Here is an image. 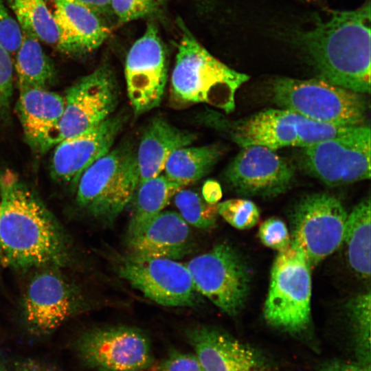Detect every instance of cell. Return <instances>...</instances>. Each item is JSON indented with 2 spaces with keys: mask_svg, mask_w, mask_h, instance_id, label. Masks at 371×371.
Masks as SVG:
<instances>
[{
  "mask_svg": "<svg viewBox=\"0 0 371 371\" xmlns=\"http://www.w3.org/2000/svg\"><path fill=\"white\" fill-rule=\"evenodd\" d=\"M0 256L15 269L67 266L72 247L63 227L13 172L0 175Z\"/></svg>",
  "mask_w": 371,
  "mask_h": 371,
  "instance_id": "1",
  "label": "cell"
},
{
  "mask_svg": "<svg viewBox=\"0 0 371 371\" xmlns=\"http://www.w3.org/2000/svg\"><path fill=\"white\" fill-rule=\"evenodd\" d=\"M370 3L333 11L303 34L302 43L320 74L330 83L362 94L370 93Z\"/></svg>",
  "mask_w": 371,
  "mask_h": 371,
  "instance_id": "2",
  "label": "cell"
},
{
  "mask_svg": "<svg viewBox=\"0 0 371 371\" xmlns=\"http://www.w3.org/2000/svg\"><path fill=\"white\" fill-rule=\"evenodd\" d=\"M181 36L170 78L172 100L179 104L203 103L229 113L238 89L249 76L211 54L181 20Z\"/></svg>",
  "mask_w": 371,
  "mask_h": 371,
  "instance_id": "3",
  "label": "cell"
},
{
  "mask_svg": "<svg viewBox=\"0 0 371 371\" xmlns=\"http://www.w3.org/2000/svg\"><path fill=\"white\" fill-rule=\"evenodd\" d=\"M198 118L240 148L262 146L273 150L286 146L306 147L357 127L318 122L284 109H265L238 120H229L218 111L207 109Z\"/></svg>",
  "mask_w": 371,
  "mask_h": 371,
  "instance_id": "4",
  "label": "cell"
},
{
  "mask_svg": "<svg viewBox=\"0 0 371 371\" xmlns=\"http://www.w3.org/2000/svg\"><path fill=\"white\" fill-rule=\"evenodd\" d=\"M273 98L281 109L318 122L339 126L366 125L368 106L364 94L321 77L278 78L273 85Z\"/></svg>",
  "mask_w": 371,
  "mask_h": 371,
  "instance_id": "5",
  "label": "cell"
},
{
  "mask_svg": "<svg viewBox=\"0 0 371 371\" xmlns=\"http://www.w3.org/2000/svg\"><path fill=\"white\" fill-rule=\"evenodd\" d=\"M138 185L135 150L122 145L83 172L76 185V202L92 216L112 223L131 201Z\"/></svg>",
  "mask_w": 371,
  "mask_h": 371,
  "instance_id": "6",
  "label": "cell"
},
{
  "mask_svg": "<svg viewBox=\"0 0 371 371\" xmlns=\"http://www.w3.org/2000/svg\"><path fill=\"white\" fill-rule=\"evenodd\" d=\"M311 265L293 245L279 251L271 269L264 317L289 333L305 330L311 322Z\"/></svg>",
  "mask_w": 371,
  "mask_h": 371,
  "instance_id": "7",
  "label": "cell"
},
{
  "mask_svg": "<svg viewBox=\"0 0 371 371\" xmlns=\"http://www.w3.org/2000/svg\"><path fill=\"white\" fill-rule=\"evenodd\" d=\"M300 164L309 175L328 186L370 178V128L364 125L324 139L300 151Z\"/></svg>",
  "mask_w": 371,
  "mask_h": 371,
  "instance_id": "8",
  "label": "cell"
},
{
  "mask_svg": "<svg viewBox=\"0 0 371 371\" xmlns=\"http://www.w3.org/2000/svg\"><path fill=\"white\" fill-rule=\"evenodd\" d=\"M186 266L196 290L223 313L234 316L249 295L250 273L241 255L227 243H220L196 256Z\"/></svg>",
  "mask_w": 371,
  "mask_h": 371,
  "instance_id": "9",
  "label": "cell"
},
{
  "mask_svg": "<svg viewBox=\"0 0 371 371\" xmlns=\"http://www.w3.org/2000/svg\"><path fill=\"white\" fill-rule=\"evenodd\" d=\"M347 216L337 197L326 193L308 195L294 209L291 244L311 266L315 265L341 244Z\"/></svg>",
  "mask_w": 371,
  "mask_h": 371,
  "instance_id": "10",
  "label": "cell"
},
{
  "mask_svg": "<svg viewBox=\"0 0 371 371\" xmlns=\"http://www.w3.org/2000/svg\"><path fill=\"white\" fill-rule=\"evenodd\" d=\"M77 351L82 362L96 371H146L154 362L148 336L130 326L87 330L78 339Z\"/></svg>",
  "mask_w": 371,
  "mask_h": 371,
  "instance_id": "11",
  "label": "cell"
},
{
  "mask_svg": "<svg viewBox=\"0 0 371 371\" xmlns=\"http://www.w3.org/2000/svg\"><path fill=\"white\" fill-rule=\"evenodd\" d=\"M117 271L132 287L159 305L191 307L199 302L186 265L175 260L129 253L121 258Z\"/></svg>",
  "mask_w": 371,
  "mask_h": 371,
  "instance_id": "12",
  "label": "cell"
},
{
  "mask_svg": "<svg viewBox=\"0 0 371 371\" xmlns=\"http://www.w3.org/2000/svg\"><path fill=\"white\" fill-rule=\"evenodd\" d=\"M63 97L57 144L93 128L112 115L118 102L115 76L109 66L101 65L76 81Z\"/></svg>",
  "mask_w": 371,
  "mask_h": 371,
  "instance_id": "13",
  "label": "cell"
},
{
  "mask_svg": "<svg viewBox=\"0 0 371 371\" xmlns=\"http://www.w3.org/2000/svg\"><path fill=\"white\" fill-rule=\"evenodd\" d=\"M168 59L158 28L149 22L133 44L126 58L124 76L128 99L135 115L157 107L168 80Z\"/></svg>",
  "mask_w": 371,
  "mask_h": 371,
  "instance_id": "14",
  "label": "cell"
},
{
  "mask_svg": "<svg viewBox=\"0 0 371 371\" xmlns=\"http://www.w3.org/2000/svg\"><path fill=\"white\" fill-rule=\"evenodd\" d=\"M30 281L23 297V315L28 328L48 334L86 308L78 288L56 268H43Z\"/></svg>",
  "mask_w": 371,
  "mask_h": 371,
  "instance_id": "15",
  "label": "cell"
},
{
  "mask_svg": "<svg viewBox=\"0 0 371 371\" xmlns=\"http://www.w3.org/2000/svg\"><path fill=\"white\" fill-rule=\"evenodd\" d=\"M228 186L242 196L282 194L295 178L293 166L275 150L262 146L241 148L223 173Z\"/></svg>",
  "mask_w": 371,
  "mask_h": 371,
  "instance_id": "16",
  "label": "cell"
},
{
  "mask_svg": "<svg viewBox=\"0 0 371 371\" xmlns=\"http://www.w3.org/2000/svg\"><path fill=\"white\" fill-rule=\"evenodd\" d=\"M125 121L122 114L111 115L93 128L59 142L51 161L52 177L77 185L83 172L111 150Z\"/></svg>",
  "mask_w": 371,
  "mask_h": 371,
  "instance_id": "17",
  "label": "cell"
},
{
  "mask_svg": "<svg viewBox=\"0 0 371 371\" xmlns=\"http://www.w3.org/2000/svg\"><path fill=\"white\" fill-rule=\"evenodd\" d=\"M186 335L204 371H271L259 351L223 330L199 325Z\"/></svg>",
  "mask_w": 371,
  "mask_h": 371,
  "instance_id": "18",
  "label": "cell"
},
{
  "mask_svg": "<svg viewBox=\"0 0 371 371\" xmlns=\"http://www.w3.org/2000/svg\"><path fill=\"white\" fill-rule=\"evenodd\" d=\"M131 253L177 260L189 254L192 241L188 223L179 213L162 211L141 226L127 231Z\"/></svg>",
  "mask_w": 371,
  "mask_h": 371,
  "instance_id": "19",
  "label": "cell"
},
{
  "mask_svg": "<svg viewBox=\"0 0 371 371\" xmlns=\"http://www.w3.org/2000/svg\"><path fill=\"white\" fill-rule=\"evenodd\" d=\"M58 41L56 49L74 56L86 55L101 46L111 34L100 15L71 0H50Z\"/></svg>",
  "mask_w": 371,
  "mask_h": 371,
  "instance_id": "20",
  "label": "cell"
},
{
  "mask_svg": "<svg viewBox=\"0 0 371 371\" xmlns=\"http://www.w3.org/2000/svg\"><path fill=\"white\" fill-rule=\"evenodd\" d=\"M19 91L17 109L25 139L36 152L43 154L57 144L64 97L47 89Z\"/></svg>",
  "mask_w": 371,
  "mask_h": 371,
  "instance_id": "21",
  "label": "cell"
},
{
  "mask_svg": "<svg viewBox=\"0 0 371 371\" xmlns=\"http://www.w3.org/2000/svg\"><path fill=\"white\" fill-rule=\"evenodd\" d=\"M196 137L194 133L179 128L161 117L153 118L135 150L139 184L160 175L170 154L190 146Z\"/></svg>",
  "mask_w": 371,
  "mask_h": 371,
  "instance_id": "22",
  "label": "cell"
},
{
  "mask_svg": "<svg viewBox=\"0 0 371 371\" xmlns=\"http://www.w3.org/2000/svg\"><path fill=\"white\" fill-rule=\"evenodd\" d=\"M223 149L219 144L179 148L168 158L164 175L182 187L196 182L212 170Z\"/></svg>",
  "mask_w": 371,
  "mask_h": 371,
  "instance_id": "23",
  "label": "cell"
},
{
  "mask_svg": "<svg viewBox=\"0 0 371 371\" xmlns=\"http://www.w3.org/2000/svg\"><path fill=\"white\" fill-rule=\"evenodd\" d=\"M22 33V41L15 55L14 63L19 90L47 89L56 76L53 63L34 36L25 30Z\"/></svg>",
  "mask_w": 371,
  "mask_h": 371,
  "instance_id": "24",
  "label": "cell"
},
{
  "mask_svg": "<svg viewBox=\"0 0 371 371\" xmlns=\"http://www.w3.org/2000/svg\"><path fill=\"white\" fill-rule=\"evenodd\" d=\"M351 268L361 277L370 275V200L355 206L346 222L344 240Z\"/></svg>",
  "mask_w": 371,
  "mask_h": 371,
  "instance_id": "25",
  "label": "cell"
},
{
  "mask_svg": "<svg viewBox=\"0 0 371 371\" xmlns=\"http://www.w3.org/2000/svg\"><path fill=\"white\" fill-rule=\"evenodd\" d=\"M181 188L161 174L139 184L131 200L133 207L127 231L141 226L162 212Z\"/></svg>",
  "mask_w": 371,
  "mask_h": 371,
  "instance_id": "26",
  "label": "cell"
},
{
  "mask_svg": "<svg viewBox=\"0 0 371 371\" xmlns=\"http://www.w3.org/2000/svg\"><path fill=\"white\" fill-rule=\"evenodd\" d=\"M22 30L40 42L57 47L58 29L45 0H6Z\"/></svg>",
  "mask_w": 371,
  "mask_h": 371,
  "instance_id": "27",
  "label": "cell"
},
{
  "mask_svg": "<svg viewBox=\"0 0 371 371\" xmlns=\"http://www.w3.org/2000/svg\"><path fill=\"white\" fill-rule=\"evenodd\" d=\"M179 214L188 223L199 229L213 227L217 220V203H209L197 192L179 190L174 196Z\"/></svg>",
  "mask_w": 371,
  "mask_h": 371,
  "instance_id": "28",
  "label": "cell"
},
{
  "mask_svg": "<svg viewBox=\"0 0 371 371\" xmlns=\"http://www.w3.org/2000/svg\"><path fill=\"white\" fill-rule=\"evenodd\" d=\"M357 350L360 361L370 362V292L359 294L349 303Z\"/></svg>",
  "mask_w": 371,
  "mask_h": 371,
  "instance_id": "29",
  "label": "cell"
},
{
  "mask_svg": "<svg viewBox=\"0 0 371 371\" xmlns=\"http://www.w3.org/2000/svg\"><path fill=\"white\" fill-rule=\"evenodd\" d=\"M217 212L238 229H248L256 225L260 212L256 205L245 199H232L217 204Z\"/></svg>",
  "mask_w": 371,
  "mask_h": 371,
  "instance_id": "30",
  "label": "cell"
},
{
  "mask_svg": "<svg viewBox=\"0 0 371 371\" xmlns=\"http://www.w3.org/2000/svg\"><path fill=\"white\" fill-rule=\"evenodd\" d=\"M168 0H111L113 14L119 22L127 23L159 14Z\"/></svg>",
  "mask_w": 371,
  "mask_h": 371,
  "instance_id": "31",
  "label": "cell"
},
{
  "mask_svg": "<svg viewBox=\"0 0 371 371\" xmlns=\"http://www.w3.org/2000/svg\"><path fill=\"white\" fill-rule=\"evenodd\" d=\"M21 28L9 12L2 0H0V45L11 56H15L22 41Z\"/></svg>",
  "mask_w": 371,
  "mask_h": 371,
  "instance_id": "32",
  "label": "cell"
},
{
  "mask_svg": "<svg viewBox=\"0 0 371 371\" xmlns=\"http://www.w3.org/2000/svg\"><path fill=\"white\" fill-rule=\"evenodd\" d=\"M258 237L265 246L279 251L291 244L287 227L278 218L272 217L265 221L259 227Z\"/></svg>",
  "mask_w": 371,
  "mask_h": 371,
  "instance_id": "33",
  "label": "cell"
},
{
  "mask_svg": "<svg viewBox=\"0 0 371 371\" xmlns=\"http://www.w3.org/2000/svg\"><path fill=\"white\" fill-rule=\"evenodd\" d=\"M155 371H204L194 353L172 349L159 362Z\"/></svg>",
  "mask_w": 371,
  "mask_h": 371,
  "instance_id": "34",
  "label": "cell"
},
{
  "mask_svg": "<svg viewBox=\"0 0 371 371\" xmlns=\"http://www.w3.org/2000/svg\"><path fill=\"white\" fill-rule=\"evenodd\" d=\"M14 64L10 54L0 45V113L8 110L13 90Z\"/></svg>",
  "mask_w": 371,
  "mask_h": 371,
  "instance_id": "35",
  "label": "cell"
},
{
  "mask_svg": "<svg viewBox=\"0 0 371 371\" xmlns=\"http://www.w3.org/2000/svg\"><path fill=\"white\" fill-rule=\"evenodd\" d=\"M318 371H370V366L361 362L333 360L323 363Z\"/></svg>",
  "mask_w": 371,
  "mask_h": 371,
  "instance_id": "36",
  "label": "cell"
},
{
  "mask_svg": "<svg viewBox=\"0 0 371 371\" xmlns=\"http://www.w3.org/2000/svg\"><path fill=\"white\" fill-rule=\"evenodd\" d=\"M201 196L207 203L216 204L222 197L220 184L214 180L207 181L203 184Z\"/></svg>",
  "mask_w": 371,
  "mask_h": 371,
  "instance_id": "37",
  "label": "cell"
},
{
  "mask_svg": "<svg viewBox=\"0 0 371 371\" xmlns=\"http://www.w3.org/2000/svg\"><path fill=\"white\" fill-rule=\"evenodd\" d=\"M83 5L100 15L113 14L111 0H71Z\"/></svg>",
  "mask_w": 371,
  "mask_h": 371,
  "instance_id": "38",
  "label": "cell"
},
{
  "mask_svg": "<svg viewBox=\"0 0 371 371\" xmlns=\"http://www.w3.org/2000/svg\"><path fill=\"white\" fill-rule=\"evenodd\" d=\"M14 371H58L45 363L34 359H26L18 363Z\"/></svg>",
  "mask_w": 371,
  "mask_h": 371,
  "instance_id": "39",
  "label": "cell"
},
{
  "mask_svg": "<svg viewBox=\"0 0 371 371\" xmlns=\"http://www.w3.org/2000/svg\"><path fill=\"white\" fill-rule=\"evenodd\" d=\"M0 371H5V363L1 355H0Z\"/></svg>",
  "mask_w": 371,
  "mask_h": 371,
  "instance_id": "40",
  "label": "cell"
}]
</instances>
